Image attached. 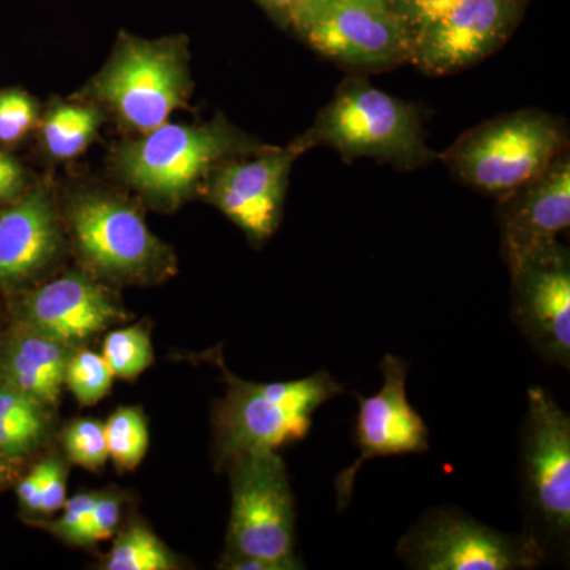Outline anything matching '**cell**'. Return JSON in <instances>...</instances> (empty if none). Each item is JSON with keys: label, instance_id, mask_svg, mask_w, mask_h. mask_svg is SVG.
<instances>
[{"label": "cell", "instance_id": "6da1fadb", "mask_svg": "<svg viewBox=\"0 0 570 570\" xmlns=\"http://www.w3.org/2000/svg\"><path fill=\"white\" fill-rule=\"evenodd\" d=\"M266 148L225 118L165 122L137 140L122 142L112 154V170L153 205L171 209L204 187L214 168Z\"/></svg>", "mask_w": 570, "mask_h": 570}, {"label": "cell", "instance_id": "7a4b0ae2", "mask_svg": "<svg viewBox=\"0 0 570 570\" xmlns=\"http://www.w3.org/2000/svg\"><path fill=\"white\" fill-rule=\"evenodd\" d=\"M227 381L216 415L217 450L225 463L302 441L313 428L314 412L346 392L324 370L296 381L246 382L230 373Z\"/></svg>", "mask_w": 570, "mask_h": 570}, {"label": "cell", "instance_id": "3957f363", "mask_svg": "<svg viewBox=\"0 0 570 570\" xmlns=\"http://www.w3.org/2000/svg\"><path fill=\"white\" fill-rule=\"evenodd\" d=\"M190 91L189 52L184 37L146 40L124 32L89 89L124 126L140 134L167 122L184 107Z\"/></svg>", "mask_w": 570, "mask_h": 570}, {"label": "cell", "instance_id": "277c9868", "mask_svg": "<svg viewBox=\"0 0 570 570\" xmlns=\"http://www.w3.org/2000/svg\"><path fill=\"white\" fill-rule=\"evenodd\" d=\"M562 148L564 130L553 116L521 110L475 127L442 157L468 186L504 197L542 175Z\"/></svg>", "mask_w": 570, "mask_h": 570}, {"label": "cell", "instance_id": "5b68a950", "mask_svg": "<svg viewBox=\"0 0 570 570\" xmlns=\"http://www.w3.org/2000/svg\"><path fill=\"white\" fill-rule=\"evenodd\" d=\"M346 159L373 157L400 168L433 159L415 107L362 81L346 82L305 134Z\"/></svg>", "mask_w": 570, "mask_h": 570}, {"label": "cell", "instance_id": "8992f818", "mask_svg": "<svg viewBox=\"0 0 570 570\" xmlns=\"http://www.w3.org/2000/svg\"><path fill=\"white\" fill-rule=\"evenodd\" d=\"M232 512L228 558L299 569L295 557V499L276 452L247 453L230 461Z\"/></svg>", "mask_w": 570, "mask_h": 570}, {"label": "cell", "instance_id": "52a82bcc", "mask_svg": "<svg viewBox=\"0 0 570 570\" xmlns=\"http://www.w3.org/2000/svg\"><path fill=\"white\" fill-rule=\"evenodd\" d=\"M396 553L414 570H530L547 557L534 532L498 531L455 508L428 510Z\"/></svg>", "mask_w": 570, "mask_h": 570}, {"label": "cell", "instance_id": "ba28073f", "mask_svg": "<svg viewBox=\"0 0 570 570\" xmlns=\"http://www.w3.org/2000/svg\"><path fill=\"white\" fill-rule=\"evenodd\" d=\"M291 29L325 58L351 69H390L411 56L412 33L392 9L307 0Z\"/></svg>", "mask_w": 570, "mask_h": 570}, {"label": "cell", "instance_id": "9c48e42d", "mask_svg": "<svg viewBox=\"0 0 570 570\" xmlns=\"http://www.w3.org/2000/svg\"><path fill=\"white\" fill-rule=\"evenodd\" d=\"M69 223L82 257L104 275L135 279L167 269V246L118 195L78 194L69 205Z\"/></svg>", "mask_w": 570, "mask_h": 570}, {"label": "cell", "instance_id": "30bf717a", "mask_svg": "<svg viewBox=\"0 0 570 570\" xmlns=\"http://www.w3.org/2000/svg\"><path fill=\"white\" fill-rule=\"evenodd\" d=\"M521 479L542 530L560 540L570 531V419L542 387L528 392L521 439Z\"/></svg>", "mask_w": 570, "mask_h": 570}, {"label": "cell", "instance_id": "8fae6325", "mask_svg": "<svg viewBox=\"0 0 570 570\" xmlns=\"http://www.w3.org/2000/svg\"><path fill=\"white\" fill-rule=\"evenodd\" d=\"M512 316L549 363L570 365V255L561 243L539 247L509 265Z\"/></svg>", "mask_w": 570, "mask_h": 570}, {"label": "cell", "instance_id": "7c38bea8", "mask_svg": "<svg viewBox=\"0 0 570 570\" xmlns=\"http://www.w3.org/2000/svg\"><path fill=\"white\" fill-rule=\"evenodd\" d=\"M309 148L302 135L285 148L268 146L250 159L227 160L206 179V198L247 236L264 242L281 223L292 165Z\"/></svg>", "mask_w": 570, "mask_h": 570}, {"label": "cell", "instance_id": "4fadbf2b", "mask_svg": "<svg viewBox=\"0 0 570 570\" xmlns=\"http://www.w3.org/2000/svg\"><path fill=\"white\" fill-rule=\"evenodd\" d=\"M384 377L381 392L373 396L356 395L355 444L360 456L335 479L340 512L351 504L354 483L366 461L379 456L411 455L430 449L428 426L407 400L409 363L395 355L381 362Z\"/></svg>", "mask_w": 570, "mask_h": 570}, {"label": "cell", "instance_id": "5bb4252c", "mask_svg": "<svg viewBox=\"0 0 570 570\" xmlns=\"http://www.w3.org/2000/svg\"><path fill=\"white\" fill-rule=\"evenodd\" d=\"M524 0H459L412 39L409 61L434 75L482 61L509 39Z\"/></svg>", "mask_w": 570, "mask_h": 570}, {"label": "cell", "instance_id": "9a60e30c", "mask_svg": "<svg viewBox=\"0 0 570 570\" xmlns=\"http://www.w3.org/2000/svg\"><path fill=\"white\" fill-rule=\"evenodd\" d=\"M502 253L508 265L551 243L570 225V164L561 153L538 178L504 195Z\"/></svg>", "mask_w": 570, "mask_h": 570}, {"label": "cell", "instance_id": "2e32d148", "mask_svg": "<svg viewBox=\"0 0 570 570\" xmlns=\"http://www.w3.org/2000/svg\"><path fill=\"white\" fill-rule=\"evenodd\" d=\"M24 325L70 344L96 335L119 317L105 288L88 277L67 275L41 285L22 306Z\"/></svg>", "mask_w": 570, "mask_h": 570}, {"label": "cell", "instance_id": "e0dca14e", "mask_svg": "<svg viewBox=\"0 0 570 570\" xmlns=\"http://www.w3.org/2000/svg\"><path fill=\"white\" fill-rule=\"evenodd\" d=\"M61 228L48 190L37 187L0 214V288L29 279L50 264Z\"/></svg>", "mask_w": 570, "mask_h": 570}, {"label": "cell", "instance_id": "ac0fdd59", "mask_svg": "<svg viewBox=\"0 0 570 570\" xmlns=\"http://www.w3.org/2000/svg\"><path fill=\"white\" fill-rule=\"evenodd\" d=\"M69 344L24 325L7 344L0 356V381L52 406L63 385Z\"/></svg>", "mask_w": 570, "mask_h": 570}, {"label": "cell", "instance_id": "d6986e66", "mask_svg": "<svg viewBox=\"0 0 570 570\" xmlns=\"http://www.w3.org/2000/svg\"><path fill=\"white\" fill-rule=\"evenodd\" d=\"M45 407L0 381V459H20L40 444L48 426Z\"/></svg>", "mask_w": 570, "mask_h": 570}, {"label": "cell", "instance_id": "ffe728a7", "mask_svg": "<svg viewBox=\"0 0 570 570\" xmlns=\"http://www.w3.org/2000/svg\"><path fill=\"white\" fill-rule=\"evenodd\" d=\"M102 112L91 104H59L41 122V138L55 159H73L86 151L99 132Z\"/></svg>", "mask_w": 570, "mask_h": 570}, {"label": "cell", "instance_id": "44dd1931", "mask_svg": "<svg viewBox=\"0 0 570 570\" xmlns=\"http://www.w3.org/2000/svg\"><path fill=\"white\" fill-rule=\"evenodd\" d=\"M104 428L108 456L119 468H137L145 459L149 442L148 425L141 412L135 407H119Z\"/></svg>", "mask_w": 570, "mask_h": 570}, {"label": "cell", "instance_id": "7402d4cb", "mask_svg": "<svg viewBox=\"0 0 570 570\" xmlns=\"http://www.w3.org/2000/svg\"><path fill=\"white\" fill-rule=\"evenodd\" d=\"M105 564L108 570L174 569L170 551L151 531L141 527L130 528L119 535Z\"/></svg>", "mask_w": 570, "mask_h": 570}, {"label": "cell", "instance_id": "603a6c76", "mask_svg": "<svg viewBox=\"0 0 570 570\" xmlns=\"http://www.w3.org/2000/svg\"><path fill=\"white\" fill-rule=\"evenodd\" d=\"M102 356L115 377L122 379L140 376L154 362L151 341L140 326L111 332L105 340Z\"/></svg>", "mask_w": 570, "mask_h": 570}, {"label": "cell", "instance_id": "cb8c5ba5", "mask_svg": "<svg viewBox=\"0 0 570 570\" xmlns=\"http://www.w3.org/2000/svg\"><path fill=\"white\" fill-rule=\"evenodd\" d=\"M115 374L102 354L80 351L71 354L67 362L63 384L86 406L99 403L111 389Z\"/></svg>", "mask_w": 570, "mask_h": 570}, {"label": "cell", "instance_id": "d4e9b609", "mask_svg": "<svg viewBox=\"0 0 570 570\" xmlns=\"http://www.w3.org/2000/svg\"><path fill=\"white\" fill-rule=\"evenodd\" d=\"M63 442L70 460L89 471L102 468L110 459L105 428L97 420H78L66 431Z\"/></svg>", "mask_w": 570, "mask_h": 570}, {"label": "cell", "instance_id": "484cf974", "mask_svg": "<svg viewBox=\"0 0 570 570\" xmlns=\"http://www.w3.org/2000/svg\"><path fill=\"white\" fill-rule=\"evenodd\" d=\"M37 122V105L28 94L0 91V141H20Z\"/></svg>", "mask_w": 570, "mask_h": 570}, {"label": "cell", "instance_id": "4316f807", "mask_svg": "<svg viewBox=\"0 0 570 570\" xmlns=\"http://www.w3.org/2000/svg\"><path fill=\"white\" fill-rule=\"evenodd\" d=\"M121 517V505L112 497H99L78 534L77 543H92L111 538Z\"/></svg>", "mask_w": 570, "mask_h": 570}, {"label": "cell", "instance_id": "83f0119b", "mask_svg": "<svg viewBox=\"0 0 570 570\" xmlns=\"http://www.w3.org/2000/svg\"><path fill=\"white\" fill-rule=\"evenodd\" d=\"M459 0H393L392 11L407 26L414 39L431 21L445 13Z\"/></svg>", "mask_w": 570, "mask_h": 570}, {"label": "cell", "instance_id": "f1b7e54d", "mask_svg": "<svg viewBox=\"0 0 570 570\" xmlns=\"http://www.w3.org/2000/svg\"><path fill=\"white\" fill-rule=\"evenodd\" d=\"M40 468V512H58L66 504V475L59 461L48 460Z\"/></svg>", "mask_w": 570, "mask_h": 570}, {"label": "cell", "instance_id": "f546056e", "mask_svg": "<svg viewBox=\"0 0 570 570\" xmlns=\"http://www.w3.org/2000/svg\"><path fill=\"white\" fill-rule=\"evenodd\" d=\"M97 498L99 494L82 493L66 501L61 520L55 524V531L63 539L77 542L78 534L85 527Z\"/></svg>", "mask_w": 570, "mask_h": 570}, {"label": "cell", "instance_id": "4dcf8cb0", "mask_svg": "<svg viewBox=\"0 0 570 570\" xmlns=\"http://www.w3.org/2000/svg\"><path fill=\"white\" fill-rule=\"evenodd\" d=\"M24 186L21 165L6 153H0V202L13 200Z\"/></svg>", "mask_w": 570, "mask_h": 570}, {"label": "cell", "instance_id": "1f68e13d", "mask_svg": "<svg viewBox=\"0 0 570 570\" xmlns=\"http://www.w3.org/2000/svg\"><path fill=\"white\" fill-rule=\"evenodd\" d=\"M258 6L264 7L266 13L283 26L291 29L296 14L305 7L307 0H255Z\"/></svg>", "mask_w": 570, "mask_h": 570}, {"label": "cell", "instance_id": "d6a6232c", "mask_svg": "<svg viewBox=\"0 0 570 570\" xmlns=\"http://www.w3.org/2000/svg\"><path fill=\"white\" fill-rule=\"evenodd\" d=\"M18 497L21 504L31 512H40V468L32 469L31 474L26 475L18 485Z\"/></svg>", "mask_w": 570, "mask_h": 570}, {"label": "cell", "instance_id": "836d02e7", "mask_svg": "<svg viewBox=\"0 0 570 570\" xmlns=\"http://www.w3.org/2000/svg\"><path fill=\"white\" fill-rule=\"evenodd\" d=\"M326 2L360 3V6L382 7L392 9L393 0H326Z\"/></svg>", "mask_w": 570, "mask_h": 570}, {"label": "cell", "instance_id": "e575fe53", "mask_svg": "<svg viewBox=\"0 0 570 570\" xmlns=\"http://www.w3.org/2000/svg\"><path fill=\"white\" fill-rule=\"evenodd\" d=\"M10 461L0 459V489H3L7 482L13 475V468L10 466Z\"/></svg>", "mask_w": 570, "mask_h": 570}]
</instances>
